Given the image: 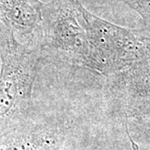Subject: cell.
<instances>
[{"instance_id":"obj_5","label":"cell","mask_w":150,"mask_h":150,"mask_svg":"<svg viewBox=\"0 0 150 150\" xmlns=\"http://www.w3.org/2000/svg\"><path fill=\"white\" fill-rule=\"evenodd\" d=\"M59 140L58 126L46 122L11 138L0 150H51Z\"/></svg>"},{"instance_id":"obj_6","label":"cell","mask_w":150,"mask_h":150,"mask_svg":"<svg viewBox=\"0 0 150 150\" xmlns=\"http://www.w3.org/2000/svg\"><path fill=\"white\" fill-rule=\"evenodd\" d=\"M123 1L139 13L144 21L145 33L150 36V0H123Z\"/></svg>"},{"instance_id":"obj_1","label":"cell","mask_w":150,"mask_h":150,"mask_svg":"<svg viewBox=\"0 0 150 150\" xmlns=\"http://www.w3.org/2000/svg\"><path fill=\"white\" fill-rule=\"evenodd\" d=\"M81 12L89 45V69L107 77L150 54L149 38L95 16L83 5Z\"/></svg>"},{"instance_id":"obj_4","label":"cell","mask_w":150,"mask_h":150,"mask_svg":"<svg viewBox=\"0 0 150 150\" xmlns=\"http://www.w3.org/2000/svg\"><path fill=\"white\" fill-rule=\"evenodd\" d=\"M43 5L38 0H0V14L13 27L31 33L40 26Z\"/></svg>"},{"instance_id":"obj_2","label":"cell","mask_w":150,"mask_h":150,"mask_svg":"<svg viewBox=\"0 0 150 150\" xmlns=\"http://www.w3.org/2000/svg\"><path fill=\"white\" fill-rule=\"evenodd\" d=\"M0 118L28 107L36 79L39 54L19 43L10 29L0 33Z\"/></svg>"},{"instance_id":"obj_3","label":"cell","mask_w":150,"mask_h":150,"mask_svg":"<svg viewBox=\"0 0 150 150\" xmlns=\"http://www.w3.org/2000/svg\"><path fill=\"white\" fill-rule=\"evenodd\" d=\"M79 0H52L42 8L43 48L88 69L89 45Z\"/></svg>"}]
</instances>
